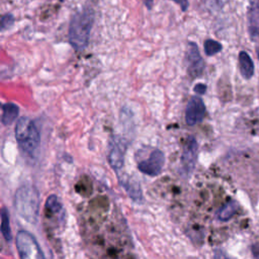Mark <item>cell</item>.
Returning <instances> with one entry per match:
<instances>
[{"label": "cell", "mask_w": 259, "mask_h": 259, "mask_svg": "<svg viewBox=\"0 0 259 259\" xmlns=\"http://www.w3.org/2000/svg\"><path fill=\"white\" fill-rule=\"evenodd\" d=\"M46 210L50 213H53V214H56V213H60L62 210H63V206H62V203L61 201L59 200L58 196L55 195V194H52L50 195L48 198H47V201H46Z\"/></svg>", "instance_id": "15"}, {"label": "cell", "mask_w": 259, "mask_h": 259, "mask_svg": "<svg viewBox=\"0 0 259 259\" xmlns=\"http://www.w3.org/2000/svg\"><path fill=\"white\" fill-rule=\"evenodd\" d=\"M172 1L177 3L181 7L182 11H185L188 7V0H172Z\"/></svg>", "instance_id": "20"}, {"label": "cell", "mask_w": 259, "mask_h": 259, "mask_svg": "<svg viewBox=\"0 0 259 259\" xmlns=\"http://www.w3.org/2000/svg\"><path fill=\"white\" fill-rule=\"evenodd\" d=\"M93 25V11L91 8H83L72 17L69 24V40L77 51L84 50L89 41Z\"/></svg>", "instance_id": "1"}, {"label": "cell", "mask_w": 259, "mask_h": 259, "mask_svg": "<svg viewBox=\"0 0 259 259\" xmlns=\"http://www.w3.org/2000/svg\"><path fill=\"white\" fill-rule=\"evenodd\" d=\"M251 250H252V253H253L254 257H255L256 259H259V243L252 245Z\"/></svg>", "instance_id": "21"}, {"label": "cell", "mask_w": 259, "mask_h": 259, "mask_svg": "<svg viewBox=\"0 0 259 259\" xmlns=\"http://www.w3.org/2000/svg\"><path fill=\"white\" fill-rule=\"evenodd\" d=\"M239 66H240V72L243 78H245L246 80L251 79L254 74V64L251 57L248 55V53L244 51L240 52Z\"/></svg>", "instance_id": "10"}, {"label": "cell", "mask_w": 259, "mask_h": 259, "mask_svg": "<svg viewBox=\"0 0 259 259\" xmlns=\"http://www.w3.org/2000/svg\"><path fill=\"white\" fill-rule=\"evenodd\" d=\"M19 108L14 103H6L3 105V112L1 115V122L4 125L11 124L18 116Z\"/></svg>", "instance_id": "13"}, {"label": "cell", "mask_w": 259, "mask_h": 259, "mask_svg": "<svg viewBox=\"0 0 259 259\" xmlns=\"http://www.w3.org/2000/svg\"><path fill=\"white\" fill-rule=\"evenodd\" d=\"M120 183L128 193V195L137 202H141L143 198L142 189L138 181L131 180V179H119Z\"/></svg>", "instance_id": "11"}, {"label": "cell", "mask_w": 259, "mask_h": 259, "mask_svg": "<svg viewBox=\"0 0 259 259\" xmlns=\"http://www.w3.org/2000/svg\"><path fill=\"white\" fill-rule=\"evenodd\" d=\"M205 115V105L198 96L189 99L185 109V121L188 125H195L202 121Z\"/></svg>", "instance_id": "7"}, {"label": "cell", "mask_w": 259, "mask_h": 259, "mask_svg": "<svg viewBox=\"0 0 259 259\" xmlns=\"http://www.w3.org/2000/svg\"><path fill=\"white\" fill-rule=\"evenodd\" d=\"M256 35H258V36H259V29H258V31H257V33H256ZM256 35H255V36H256Z\"/></svg>", "instance_id": "23"}, {"label": "cell", "mask_w": 259, "mask_h": 259, "mask_svg": "<svg viewBox=\"0 0 259 259\" xmlns=\"http://www.w3.org/2000/svg\"><path fill=\"white\" fill-rule=\"evenodd\" d=\"M15 138L21 150L27 155H34L40 144V135L33 120L26 116L18 119L15 125Z\"/></svg>", "instance_id": "3"}, {"label": "cell", "mask_w": 259, "mask_h": 259, "mask_svg": "<svg viewBox=\"0 0 259 259\" xmlns=\"http://www.w3.org/2000/svg\"><path fill=\"white\" fill-rule=\"evenodd\" d=\"M0 218H1V233L4 239L7 242H10L12 239L11 235V228H10V220H9V211L4 206L0 210Z\"/></svg>", "instance_id": "14"}, {"label": "cell", "mask_w": 259, "mask_h": 259, "mask_svg": "<svg viewBox=\"0 0 259 259\" xmlns=\"http://www.w3.org/2000/svg\"><path fill=\"white\" fill-rule=\"evenodd\" d=\"M204 53L207 56H213L222 51V45L213 39H206L204 41Z\"/></svg>", "instance_id": "16"}, {"label": "cell", "mask_w": 259, "mask_h": 259, "mask_svg": "<svg viewBox=\"0 0 259 259\" xmlns=\"http://www.w3.org/2000/svg\"><path fill=\"white\" fill-rule=\"evenodd\" d=\"M14 206L20 217L30 224H35L39 207L37 189L31 184L21 185L15 192Z\"/></svg>", "instance_id": "2"}, {"label": "cell", "mask_w": 259, "mask_h": 259, "mask_svg": "<svg viewBox=\"0 0 259 259\" xmlns=\"http://www.w3.org/2000/svg\"><path fill=\"white\" fill-rule=\"evenodd\" d=\"M197 151H198V145L196 140L192 136L188 137L185 142L182 157H181L182 165L187 173H191L195 166V163L197 160Z\"/></svg>", "instance_id": "9"}, {"label": "cell", "mask_w": 259, "mask_h": 259, "mask_svg": "<svg viewBox=\"0 0 259 259\" xmlns=\"http://www.w3.org/2000/svg\"><path fill=\"white\" fill-rule=\"evenodd\" d=\"M213 254H214V255H213V258H214V259H232V258H230L224 251H222V250H220V249H215Z\"/></svg>", "instance_id": "18"}, {"label": "cell", "mask_w": 259, "mask_h": 259, "mask_svg": "<svg viewBox=\"0 0 259 259\" xmlns=\"http://www.w3.org/2000/svg\"><path fill=\"white\" fill-rule=\"evenodd\" d=\"M194 91L197 93V94H203L205 93L206 91V85L205 84H202V83H198L194 86Z\"/></svg>", "instance_id": "19"}, {"label": "cell", "mask_w": 259, "mask_h": 259, "mask_svg": "<svg viewBox=\"0 0 259 259\" xmlns=\"http://www.w3.org/2000/svg\"><path fill=\"white\" fill-rule=\"evenodd\" d=\"M186 62H187V72L191 77L195 78L201 75L204 68L203 60L200 57L196 44L192 41H189L187 45Z\"/></svg>", "instance_id": "8"}, {"label": "cell", "mask_w": 259, "mask_h": 259, "mask_svg": "<svg viewBox=\"0 0 259 259\" xmlns=\"http://www.w3.org/2000/svg\"><path fill=\"white\" fill-rule=\"evenodd\" d=\"M238 208H239V203L236 200L231 199V200L227 201V203L219 209L217 217L220 221L227 222L234 217V214L237 212Z\"/></svg>", "instance_id": "12"}, {"label": "cell", "mask_w": 259, "mask_h": 259, "mask_svg": "<svg viewBox=\"0 0 259 259\" xmlns=\"http://www.w3.org/2000/svg\"><path fill=\"white\" fill-rule=\"evenodd\" d=\"M125 151L126 141L123 138L114 136L110 139L108 145V162L114 170H119L122 168Z\"/></svg>", "instance_id": "5"}, {"label": "cell", "mask_w": 259, "mask_h": 259, "mask_svg": "<svg viewBox=\"0 0 259 259\" xmlns=\"http://www.w3.org/2000/svg\"><path fill=\"white\" fill-rule=\"evenodd\" d=\"M0 107H1V103H0Z\"/></svg>", "instance_id": "24"}, {"label": "cell", "mask_w": 259, "mask_h": 259, "mask_svg": "<svg viewBox=\"0 0 259 259\" xmlns=\"http://www.w3.org/2000/svg\"><path fill=\"white\" fill-rule=\"evenodd\" d=\"M15 241L20 259H46L35 238L27 231H19Z\"/></svg>", "instance_id": "4"}, {"label": "cell", "mask_w": 259, "mask_h": 259, "mask_svg": "<svg viewBox=\"0 0 259 259\" xmlns=\"http://www.w3.org/2000/svg\"><path fill=\"white\" fill-rule=\"evenodd\" d=\"M13 23V16L10 14H7L5 16H3L0 19V30L1 29H6L9 28Z\"/></svg>", "instance_id": "17"}, {"label": "cell", "mask_w": 259, "mask_h": 259, "mask_svg": "<svg viewBox=\"0 0 259 259\" xmlns=\"http://www.w3.org/2000/svg\"><path fill=\"white\" fill-rule=\"evenodd\" d=\"M153 2H154V0H144V3H145L146 6L148 7V9H151V8H152Z\"/></svg>", "instance_id": "22"}, {"label": "cell", "mask_w": 259, "mask_h": 259, "mask_svg": "<svg viewBox=\"0 0 259 259\" xmlns=\"http://www.w3.org/2000/svg\"><path fill=\"white\" fill-rule=\"evenodd\" d=\"M165 163V156L162 151L154 150L146 160L138 163L139 170L149 176H157L161 173Z\"/></svg>", "instance_id": "6"}]
</instances>
